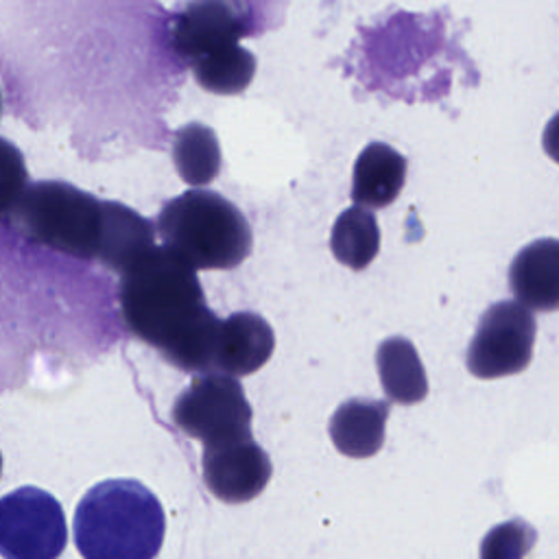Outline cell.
<instances>
[{"label":"cell","mask_w":559,"mask_h":559,"mask_svg":"<svg viewBox=\"0 0 559 559\" xmlns=\"http://www.w3.org/2000/svg\"><path fill=\"white\" fill-rule=\"evenodd\" d=\"M127 328L181 371L216 373L223 319L205 304L197 269L168 247L144 251L120 280Z\"/></svg>","instance_id":"6da1fadb"},{"label":"cell","mask_w":559,"mask_h":559,"mask_svg":"<svg viewBox=\"0 0 559 559\" xmlns=\"http://www.w3.org/2000/svg\"><path fill=\"white\" fill-rule=\"evenodd\" d=\"M164 531L159 500L129 478L94 485L74 511V544L83 559H155Z\"/></svg>","instance_id":"7a4b0ae2"},{"label":"cell","mask_w":559,"mask_h":559,"mask_svg":"<svg viewBox=\"0 0 559 559\" xmlns=\"http://www.w3.org/2000/svg\"><path fill=\"white\" fill-rule=\"evenodd\" d=\"M247 24L240 0H192L175 15L173 48L207 92L231 96L251 83L255 57L238 44Z\"/></svg>","instance_id":"3957f363"},{"label":"cell","mask_w":559,"mask_h":559,"mask_svg":"<svg viewBox=\"0 0 559 559\" xmlns=\"http://www.w3.org/2000/svg\"><path fill=\"white\" fill-rule=\"evenodd\" d=\"M164 247L194 269H234L251 251V227L242 212L214 190H186L157 216Z\"/></svg>","instance_id":"277c9868"},{"label":"cell","mask_w":559,"mask_h":559,"mask_svg":"<svg viewBox=\"0 0 559 559\" xmlns=\"http://www.w3.org/2000/svg\"><path fill=\"white\" fill-rule=\"evenodd\" d=\"M15 227L39 245L81 260H100L107 201L66 181L31 183L11 214Z\"/></svg>","instance_id":"5b68a950"},{"label":"cell","mask_w":559,"mask_h":559,"mask_svg":"<svg viewBox=\"0 0 559 559\" xmlns=\"http://www.w3.org/2000/svg\"><path fill=\"white\" fill-rule=\"evenodd\" d=\"M173 421L203 448L251 439V406L240 382L225 373H201L177 397Z\"/></svg>","instance_id":"8992f818"},{"label":"cell","mask_w":559,"mask_h":559,"mask_svg":"<svg viewBox=\"0 0 559 559\" xmlns=\"http://www.w3.org/2000/svg\"><path fill=\"white\" fill-rule=\"evenodd\" d=\"M68 542L61 504L39 487H20L0 502L4 559H59Z\"/></svg>","instance_id":"52a82bcc"},{"label":"cell","mask_w":559,"mask_h":559,"mask_svg":"<svg viewBox=\"0 0 559 559\" xmlns=\"http://www.w3.org/2000/svg\"><path fill=\"white\" fill-rule=\"evenodd\" d=\"M535 330L533 312L520 301L491 304L467 347L469 373L493 380L524 371L533 358Z\"/></svg>","instance_id":"ba28073f"},{"label":"cell","mask_w":559,"mask_h":559,"mask_svg":"<svg viewBox=\"0 0 559 559\" xmlns=\"http://www.w3.org/2000/svg\"><path fill=\"white\" fill-rule=\"evenodd\" d=\"M271 472L269 454L253 439L203 448V480L223 502L253 500L269 485Z\"/></svg>","instance_id":"9c48e42d"},{"label":"cell","mask_w":559,"mask_h":559,"mask_svg":"<svg viewBox=\"0 0 559 559\" xmlns=\"http://www.w3.org/2000/svg\"><path fill=\"white\" fill-rule=\"evenodd\" d=\"M515 301L533 312L559 310V240L539 238L522 247L509 266Z\"/></svg>","instance_id":"30bf717a"},{"label":"cell","mask_w":559,"mask_h":559,"mask_svg":"<svg viewBox=\"0 0 559 559\" xmlns=\"http://www.w3.org/2000/svg\"><path fill=\"white\" fill-rule=\"evenodd\" d=\"M273 347L275 334L266 319L255 312H234L221 325L216 373L249 376L271 358Z\"/></svg>","instance_id":"8fae6325"},{"label":"cell","mask_w":559,"mask_h":559,"mask_svg":"<svg viewBox=\"0 0 559 559\" xmlns=\"http://www.w3.org/2000/svg\"><path fill=\"white\" fill-rule=\"evenodd\" d=\"M389 402L354 397L343 402L330 419V437L336 450L352 459L373 456L384 443Z\"/></svg>","instance_id":"7c38bea8"},{"label":"cell","mask_w":559,"mask_h":559,"mask_svg":"<svg viewBox=\"0 0 559 559\" xmlns=\"http://www.w3.org/2000/svg\"><path fill=\"white\" fill-rule=\"evenodd\" d=\"M406 179V159L384 142L367 144L352 177V199L362 207H386L395 201Z\"/></svg>","instance_id":"4fadbf2b"},{"label":"cell","mask_w":559,"mask_h":559,"mask_svg":"<svg viewBox=\"0 0 559 559\" xmlns=\"http://www.w3.org/2000/svg\"><path fill=\"white\" fill-rule=\"evenodd\" d=\"M376 367L389 400L417 404L428 393V378L415 345L404 336H391L378 345Z\"/></svg>","instance_id":"5bb4252c"},{"label":"cell","mask_w":559,"mask_h":559,"mask_svg":"<svg viewBox=\"0 0 559 559\" xmlns=\"http://www.w3.org/2000/svg\"><path fill=\"white\" fill-rule=\"evenodd\" d=\"M151 247H155V227L131 207L107 201V227L100 262L122 275Z\"/></svg>","instance_id":"9a60e30c"},{"label":"cell","mask_w":559,"mask_h":559,"mask_svg":"<svg viewBox=\"0 0 559 559\" xmlns=\"http://www.w3.org/2000/svg\"><path fill=\"white\" fill-rule=\"evenodd\" d=\"M173 162L181 179L190 186H205L214 181L221 170V146L216 133L201 122L181 127L173 138Z\"/></svg>","instance_id":"2e32d148"},{"label":"cell","mask_w":559,"mask_h":559,"mask_svg":"<svg viewBox=\"0 0 559 559\" xmlns=\"http://www.w3.org/2000/svg\"><path fill=\"white\" fill-rule=\"evenodd\" d=\"M330 247L341 264L354 271L365 269L380 249V229L376 216L362 205L347 207L338 214L332 227Z\"/></svg>","instance_id":"e0dca14e"},{"label":"cell","mask_w":559,"mask_h":559,"mask_svg":"<svg viewBox=\"0 0 559 559\" xmlns=\"http://www.w3.org/2000/svg\"><path fill=\"white\" fill-rule=\"evenodd\" d=\"M535 539V528L524 520L502 522L483 537L480 559H524Z\"/></svg>","instance_id":"ac0fdd59"},{"label":"cell","mask_w":559,"mask_h":559,"mask_svg":"<svg viewBox=\"0 0 559 559\" xmlns=\"http://www.w3.org/2000/svg\"><path fill=\"white\" fill-rule=\"evenodd\" d=\"M0 146V210L7 218L20 201V197L24 194V190L28 188V183L22 153L7 140H2Z\"/></svg>","instance_id":"d6986e66"},{"label":"cell","mask_w":559,"mask_h":559,"mask_svg":"<svg viewBox=\"0 0 559 559\" xmlns=\"http://www.w3.org/2000/svg\"><path fill=\"white\" fill-rule=\"evenodd\" d=\"M542 146L546 155L559 164V111L546 122L542 133Z\"/></svg>","instance_id":"ffe728a7"}]
</instances>
